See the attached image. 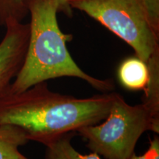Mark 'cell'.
<instances>
[{"label":"cell","mask_w":159,"mask_h":159,"mask_svg":"<svg viewBox=\"0 0 159 159\" xmlns=\"http://www.w3.org/2000/svg\"><path fill=\"white\" fill-rule=\"evenodd\" d=\"M102 123L83 127L77 134L92 152L105 159H128L147 131L158 134L159 124L142 103L131 105L115 92L108 116Z\"/></svg>","instance_id":"3"},{"label":"cell","mask_w":159,"mask_h":159,"mask_svg":"<svg viewBox=\"0 0 159 159\" xmlns=\"http://www.w3.org/2000/svg\"><path fill=\"white\" fill-rule=\"evenodd\" d=\"M128 159H159V138L158 136H155L150 141V145L148 150L142 156L133 154Z\"/></svg>","instance_id":"12"},{"label":"cell","mask_w":159,"mask_h":159,"mask_svg":"<svg viewBox=\"0 0 159 159\" xmlns=\"http://www.w3.org/2000/svg\"><path fill=\"white\" fill-rule=\"evenodd\" d=\"M69 5L112 32L144 62L159 49V37L149 25L140 0H69Z\"/></svg>","instance_id":"4"},{"label":"cell","mask_w":159,"mask_h":159,"mask_svg":"<svg viewBox=\"0 0 159 159\" xmlns=\"http://www.w3.org/2000/svg\"><path fill=\"white\" fill-rule=\"evenodd\" d=\"M117 76L125 89L144 91L149 78L148 64L136 55L127 57L119 65Z\"/></svg>","instance_id":"6"},{"label":"cell","mask_w":159,"mask_h":159,"mask_svg":"<svg viewBox=\"0 0 159 159\" xmlns=\"http://www.w3.org/2000/svg\"><path fill=\"white\" fill-rule=\"evenodd\" d=\"M140 3L149 25L159 37V0H140Z\"/></svg>","instance_id":"11"},{"label":"cell","mask_w":159,"mask_h":159,"mask_svg":"<svg viewBox=\"0 0 159 159\" xmlns=\"http://www.w3.org/2000/svg\"><path fill=\"white\" fill-rule=\"evenodd\" d=\"M28 142L25 132L19 127L0 125V159H29L19 150Z\"/></svg>","instance_id":"8"},{"label":"cell","mask_w":159,"mask_h":159,"mask_svg":"<svg viewBox=\"0 0 159 159\" xmlns=\"http://www.w3.org/2000/svg\"><path fill=\"white\" fill-rule=\"evenodd\" d=\"M147 64L149 78L142 103L148 109L155 122L159 124V49L151 55Z\"/></svg>","instance_id":"7"},{"label":"cell","mask_w":159,"mask_h":159,"mask_svg":"<svg viewBox=\"0 0 159 159\" xmlns=\"http://www.w3.org/2000/svg\"><path fill=\"white\" fill-rule=\"evenodd\" d=\"M57 6V12L65 13L68 16H72V10L70 8L69 5V0H53Z\"/></svg>","instance_id":"13"},{"label":"cell","mask_w":159,"mask_h":159,"mask_svg":"<svg viewBox=\"0 0 159 159\" xmlns=\"http://www.w3.org/2000/svg\"><path fill=\"white\" fill-rule=\"evenodd\" d=\"M0 42V96L8 89L22 68L28 47L30 23L11 20Z\"/></svg>","instance_id":"5"},{"label":"cell","mask_w":159,"mask_h":159,"mask_svg":"<svg viewBox=\"0 0 159 159\" xmlns=\"http://www.w3.org/2000/svg\"><path fill=\"white\" fill-rule=\"evenodd\" d=\"M115 92L77 98L50 90L47 81L0 96V125L21 128L29 141L46 145L108 116Z\"/></svg>","instance_id":"1"},{"label":"cell","mask_w":159,"mask_h":159,"mask_svg":"<svg viewBox=\"0 0 159 159\" xmlns=\"http://www.w3.org/2000/svg\"><path fill=\"white\" fill-rule=\"evenodd\" d=\"M26 4L30 14L28 47L22 68L8 88L10 92H21L36 83L63 77L82 80L102 93L114 90L112 79L91 76L75 63L66 45L72 35L60 28L53 0H26Z\"/></svg>","instance_id":"2"},{"label":"cell","mask_w":159,"mask_h":159,"mask_svg":"<svg viewBox=\"0 0 159 159\" xmlns=\"http://www.w3.org/2000/svg\"><path fill=\"white\" fill-rule=\"evenodd\" d=\"M27 14L26 0H0V26L11 20L22 21Z\"/></svg>","instance_id":"10"},{"label":"cell","mask_w":159,"mask_h":159,"mask_svg":"<svg viewBox=\"0 0 159 159\" xmlns=\"http://www.w3.org/2000/svg\"><path fill=\"white\" fill-rule=\"evenodd\" d=\"M77 133H69L44 145V159H102L99 155L79 152L71 144V139Z\"/></svg>","instance_id":"9"}]
</instances>
